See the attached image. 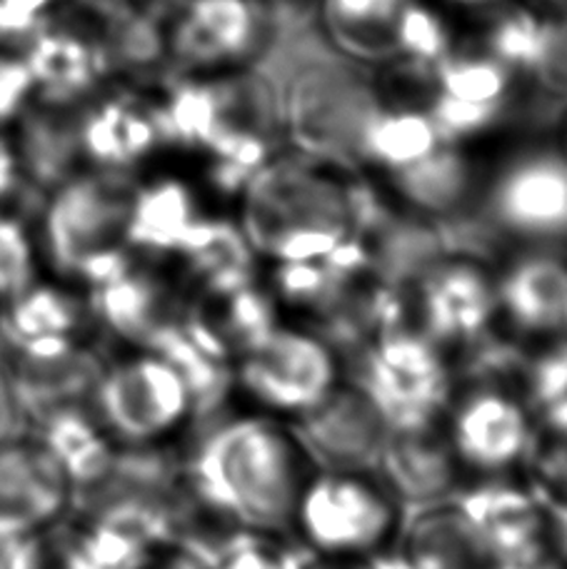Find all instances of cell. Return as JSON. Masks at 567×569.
Instances as JSON below:
<instances>
[{"instance_id": "29", "label": "cell", "mask_w": 567, "mask_h": 569, "mask_svg": "<svg viewBox=\"0 0 567 569\" xmlns=\"http://www.w3.org/2000/svg\"><path fill=\"white\" fill-rule=\"evenodd\" d=\"M515 76L485 50H452L430 70L435 93L475 106H508Z\"/></svg>"}, {"instance_id": "15", "label": "cell", "mask_w": 567, "mask_h": 569, "mask_svg": "<svg viewBox=\"0 0 567 569\" xmlns=\"http://www.w3.org/2000/svg\"><path fill=\"white\" fill-rule=\"evenodd\" d=\"M452 502L478 527L495 565L533 567L543 562L545 512L535 495L508 482H488L452 495Z\"/></svg>"}, {"instance_id": "21", "label": "cell", "mask_w": 567, "mask_h": 569, "mask_svg": "<svg viewBox=\"0 0 567 569\" xmlns=\"http://www.w3.org/2000/svg\"><path fill=\"white\" fill-rule=\"evenodd\" d=\"M26 63L50 106L76 103L93 90L108 68L100 43L73 30H40L30 43Z\"/></svg>"}, {"instance_id": "7", "label": "cell", "mask_w": 567, "mask_h": 569, "mask_svg": "<svg viewBox=\"0 0 567 569\" xmlns=\"http://www.w3.org/2000/svg\"><path fill=\"white\" fill-rule=\"evenodd\" d=\"M138 182L126 170H98L56 186L46 212V242L58 270L78 276L100 252L123 248Z\"/></svg>"}, {"instance_id": "1", "label": "cell", "mask_w": 567, "mask_h": 569, "mask_svg": "<svg viewBox=\"0 0 567 569\" xmlns=\"http://www.w3.org/2000/svg\"><path fill=\"white\" fill-rule=\"evenodd\" d=\"M306 470L308 457L292 430L260 415L216 422L188 460L198 500L258 535L290 530Z\"/></svg>"}, {"instance_id": "25", "label": "cell", "mask_w": 567, "mask_h": 569, "mask_svg": "<svg viewBox=\"0 0 567 569\" xmlns=\"http://www.w3.org/2000/svg\"><path fill=\"white\" fill-rule=\"evenodd\" d=\"M200 210L192 190L176 178H160L138 186L130 220L126 230V246L148 252H178L188 230L196 226Z\"/></svg>"}, {"instance_id": "34", "label": "cell", "mask_w": 567, "mask_h": 569, "mask_svg": "<svg viewBox=\"0 0 567 569\" xmlns=\"http://www.w3.org/2000/svg\"><path fill=\"white\" fill-rule=\"evenodd\" d=\"M425 108H428L442 142H450V146H465L468 140L488 133L490 128L500 123L505 113L503 106L465 103V100H455L450 96L435 93V90H430Z\"/></svg>"}, {"instance_id": "36", "label": "cell", "mask_w": 567, "mask_h": 569, "mask_svg": "<svg viewBox=\"0 0 567 569\" xmlns=\"http://www.w3.org/2000/svg\"><path fill=\"white\" fill-rule=\"evenodd\" d=\"M33 284V248L26 228L0 218V298H16Z\"/></svg>"}, {"instance_id": "20", "label": "cell", "mask_w": 567, "mask_h": 569, "mask_svg": "<svg viewBox=\"0 0 567 569\" xmlns=\"http://www.w3.org/2000/svg\"><path fill=\"white\" fill-rule=\"evenodd\" d=\"M395 198L402 200L415 216L445 220L458 216L478 188V170L462 146H442L415 166L388 176Z\"/></svg>"}, {"instance_id": "46", "label": "cell", "mask_w": 567, "mask_h": 569, "mask_svg": "<svg viewBox=\"0 0 567 569\" xmlns=\"http://www.w3.org/2000/svg\"><path fill=\"white\" fill-rule=\"evenodd\" d=\"M163 3H173V0H163Z\"/></svg>"}, {"instance_id": "10", "label": "cell", "mask_w": 567, "mask_h": 569, "mask_svg": "<svg viewBox=\"0 0 567 569\" xmlns=\"http://www.w3.org/2000/svg\"><path fill=\"white\" fill-rule=\"evenodd\" d=\"M390 427L358 385L338 382L292 425L308 462L322 472L376 475Z\"/></svg>"}, {"instance_id": "33", "label": "cell", "mask_w": 567, "mask_h": 569, "mask_svg": "<svg viewBox=\"0 0 567 569\" xmlns=\"http://www.w3.org/2000/svg\"><path fill=\"white\" fill-rule=\"evenodd\" d=\"M543 18L525 6H508L493 13L483 36L485 53L500 60L515 76H530L540 46Z\"/></svg>"}, {"instance_id": "23", "label": "cell", "mask_w": 567, "mask_h": 569, "mask_svg": "<svg viewBox=\"0 0 567 569\" xmlns=\"http://www.w3.org/2000/svg\"><path fill=\"white\" fill-rule=\"evenodd\" d=\"M38 422L40 445L78 490L100 482L110 472L118 455L113 440L103 430V425L78 410V405L60 408Z\"/></svg>"}, {"instance_id": "16", "label": "cell", "mask_w": 567, "mask_h": 569, "mask_svg": "<svg viewBox=\"0 0 567 569\" xmlns=\"http://www.w3.org/2000/svg\"><path fill=\"white\" fill-rule=\"evenodd\" d=\"M460 462L450 440L428 430L390 432L376 475L402 510H420L458 492Z\"/></svg>"}, {"instance_id": "41", "label": "cell", "mask_w": 567, "mask_h": 569, "mask_svg": "<svg viewBox=\"0 0 567 569\" xmlns=\"http://www.w3.org/2000/svg\"><path fill=\"white\" fill-rule=\"evenodd\" d=\"M16 178H18V158L13 148L0 138V198H6L8 192L13 190Z\"/></svg>"}, {"instance_id": "8", "label": "cell", "mask_w": 567, "mask_h": 569, "mask_svg": "<svg viewBox=\"0 0 567 569\" xmlns=\"http://www.w3.org/2000/svg\"><path fill=\"white\" fill-rule=\"evenodd\" d=\"M260 0H180L166 28V58L183 76H218L256 63L270 38Z\"/></svg>"}, {"instance_id": "37", "label": "cell", "mask_w": 567, "mask_h": 569, "mask_svg": "<svg viewBox=\"0 0 567 569\" xmlns=\"http://www.w3.org/2000/svg\"><path fill=\"white\" fill-rule=\"evenodd\" d=\"M36 90L26 60L0 58V123L18 116Z\"/></svg>"}, {"instance_id": "45", "label": "cell", "mask_w": 567, "mask_h": 569, "mask_svg": "<svg viewBox=\"0 0 567 569\" xmlns=\"http://www.w3.org/2000/svg\"><path fill=\"white\" fill-rule=\"evenodd\" d=\"M545 3H555V6H560V8H567V0H545Z\"/></svg>"}, {"instance_id": "5", "label": "cell", "mask_w": 567, "mask_h": 569, "mask_svg": "<svg viewBox=\"0 0 567 569\" xmlns=\"http://www.w3.org/2000/svg\"><path fill=\"white\" fill-rule=\"evenodd\" d=\"M238 352L236 385L272 415L296 420L340 382L336 350L310 330L276 325Z\"/></svg>"}, {"instance_id": "32", "label": "cell", "mask_w": 567, "mask_h": 569, "mask_svg": "<svg viewBox=\"0 0 567 569\" xmlns=\"http://www.w3.org/2000/svg\"><path fill=\"white\" fill-rule=\"evenodd\" d=\"M392 43L398 63L430 73L455 50V36L438 10L420 0H405L392 20Z\"/></svg>"}, {"instance_id": "35", "label": "cell", "mask_w": 567, "mask_h": 569, "mask_svg": "<svg viewBox=\"0 0 567 569\" xmlns=\"http://www.w3.org/2000/svg\"><path fill=\"white\" fill-rule=\"evenodd\" d=\"M528 78L553 103H567V8L543 18L538 56Z\"/></svg>"}, {"instance_id": "24", "label": "cell", "mask_w": 567, "mask_h": 569, "mask_svg": "<svg viewBox=\"0 0 567 569\" xmlns=\"http://www.w3.org/2000/svg\"><path fill=\"white\" fill-rule=\"evenodd\" d=\"M178 256L190 262V268L206 280L210 295L216 298H226L252 282L256 250L238 222L200 216L180 242Z\"/></svg>"}, {"instance_id": "14", "label": "cell", "mask_w": 567, "mask_h": 569, "mask_svg": "<svg viewBox=\"0 0 567 569\" xmlns=\"http://www.w3.org/2000/svg\"><path fill=\"white\" fill-rule=\"evenodd\" d=\"M73 485L40 442H0V532L33 535L58 520Z\"/></svg>"}, {"instance_id": "44", "label": "cell", "mask_w": 567, "mask_h": 569, "mask_svg": "<svg viewBox=\"0 0 567 569\" xmlns=\"http://www.w3.org/2000/svg\"><path fill=\"white\" fill-rule=\"evenodd\" d=\"M563 120H565V142H567V103L563 106ZM563 156L567 158V146H565V150H563Z\"/></svg>"}, {"instance_id": "42", "label": "cell", "mask_w": 567, "mask_h": 569, "mask_svg": "<svg viewBox=\"0 0 567 569\" xmlns=\"http://www.w3.org/2000/svg\"><path fill=\"white\" fill-rule=\"evenodd\" d=\"M356 569H415V565L402 552H372L362 557V565Z\"/></svg>"}, {"instance_id": "39", "label": "cell", "mask_w": 567, "mask_h": 569, "mask_svg": "<svg viewBox=\"0 0 567 569\" xmlns=\"http://www.w3.org/2000/svg\"><path fill=\"white\" fill-rule=\"evenodd\" d=\"M0 569H43L36 537L0 532Z\"/></svg>"}, {"instance_id": "9", "label": "cell", "mask_w": 567, "mask_h": 569, "mask_svg": "<svg viewBox=\"0 0 567 569\" xmlns=\"http://www.w3.org/2000/svg\"><path fill=\"white\" fill-rule=\"evenodd\" d=\"M488 220L513 238L553 246L567 240V158L563 150H530L493 180Z\"/></svg>"}, {"instance_id": "3", "label": "cell", "mask_w": 567, "mask_h": 569, "mask_svg": "<svg viewBox=\"0 0 567 569\" xmlns=\"http://www.w3.org/2000/svg\"><path fill=\"white\" fill-rule=\"evenodd\" d=\"M376 475L322 472L302 487L292 530L328 557H368L400 532L402 507Z\"/></svg>"}, {"instance_id": "2", "label": "cell", "mask_w": 567, "mask_h": 569, "mask_svg": "<svg viewBox=\"0 0 567 569\" xmlns=\"http://www.w3.org/2000/svg\"><path fill=\"white\" fill-rule=\"evenodd\" d=\"M348 170L290 152L272 156L242 188L240 230L272 262H316L358 236L362 188Z\"/></svg>"}, {"instance_id": "28", "label": "cell", "mask_w": 567, "mask_h": 569, "mask_svg": "<svg viewBox=\"0 0 567 569\" xmlns=\"http://www.w3.org/2000/svg\"><path fill=\"white\" fill-rule=\"evenodd\" d=\"M160 292L156 280L128 270L110 282L93 288V310L118 338L143 345L166 318L160 315Z\"/></svg>"}, {"instance_id": "27", "label": "cell", "mask_w": 567, "mask_h": 569, "mask_svg": "<svg viewBox=\"0 0 567 569\" xmlns=\"http://www.w3.org/2000/svg\"><path fill=\"white\" fill-rule=\"evenodd\" d=\"M442 146L425 106H388L372 118L360 148V166H370L385 176L415 166Z\"/></svg>"}, {"instance_id": "31", "label": "cell", "mask_w": 567, "mask_h": 569, "mask_svg": "<svg viewBox=\"0 0 567 569\" xmlns=\"http://www.w3.org/2000/svg\"><path fill=\"white\" fill-rule=\"evenodd\" d=\"M50 106V103H48ZM53 106L46 113H33L23 128V160L33 178L43 186H60L70 178V168L80 158V116L60 113Z\"/></svg>"}, {"instance_id": "22", "label": "cell", "mask_w": 567, "mask_h": 569, "mask_svg": "<svg viewBox=\"0 0 567 569\" xmlns=\"http://www.w3.org/2000/svg\"><path fill=\"white\" fill-rule=\"evenodd\" d=\"M405 0H320L318 16L326 43L360 66L398 63L392 20Z\"/></svg>"}, {"instance_id": "38", "label": "cell", "mask_w": 567, "mask_h": 569, "mask_svg": "<svg viewBox=\"0 0 567 569\" xmlns=\"http://www.w3.org/2000/svg\"><path fill=\"white\" fill-rule=\"evenodd\" d=\"M53 0H0V38L16 40L36 33Z\"/></svg>"}, {"instance_id": "13", "label": "cell", "mask_w": 567, "mask_h": 569, "mask_svg": "<svg viewBox=\"0 0 567 569\" xmlns=\"http://www.w3.org/2000/svg\"><path fill=\"white\" fill-rule=\"evenodd\" d=\"M13 350L18 360L6 368L8 378L20 410L36 420L78 405L96 390L106 370L98 355L80 348L73 338H46Z\"/></svg>"}, {"instance_id": "30", "label": "cell", "mask_w": 567, "mask_h": 569, "mask_svg": "<svg viewBox=\"0 0 567 569\" xmlns=\"http://www.w3.org/2000/svg\"><path fill=\"white\" fill-rule=\"evenodd\" d=\"M78 325L80 308L70 295L46 284H30L28 290L10 298L0 330L10 348H23L46 338H73Z\"/></svg>"}, {"instance_id": "18", "label": "cell", "mask_w": 567, "mask_h": 569, "mask_svg": "<svg viewBox=\"0 0 567 569\" xmlns=\"http://www.w3.org/2000/svg\"><path fill=\"white\" fill-rule=\"evenodd\" d=\"M78 140L80 156L100 170H128L163 146L153 106L140 103L133 96L100 100L80 113Z\"/></svg>"}, {"instance_id": "26", "label": "cell", "mask_w": 567, "mask_h": 569, "mask_svg": "<svg viewBox=\"0 0 567 569\" xmlns=\"http://www.w3.org/2000/svg\"><path fill=\"white\" fill-rule=\"evenodd\" d=\"M160 140L170 146L208 150L222 126V98L218 76L178 73L166 88L163 100L153 103Z\"/></svg>"}, {"instance_id": "6", "label": "cell", "mask_w": 567, "mask_h": 569, "mask_svg": "<svg viewBox=\"0 0 567 569\" xmlns=\"http://www.w3.org/2000/svg\"><path fill=\"white\" fill-rule=\"evenodd\" d=\"M93 400L103 430L128 447L160 445L196 418L186 380L150 350L106 368Z\"/></svg>"}, {"instance_id": "40", "label": "cell", "mask_w": 567, "mask_h": 569, "mask_svg": "<svg viewBox=\"0 0 567 569\" xmlns=\"http://www.w3.org/2000/svg\"><path fill=\"white\" fill-rule=\"evenodd\" d=\"M20 418H23V410L18 405L13 382L8 378L6 365H0V442L13 440L20 427Z\"/></svg>"}, {"instance_id": "4", "label": "cell", "mask_w": 567, "mask_h": 569, "mask_svg": "<svg viewBox=\"0 0 567 569\" xmlns=\"http://www.w3.org/2000/svg\"><path fill=\"white\" fill-rule=\"evenodd\" d=\"M356 385L392 432L435 427L452 392L450 370L438 345L422 332L402 328L385 330L368 345Z\"/></svg>"}, {"instance_id": "12", "label": "cell", "mask_w": 567, "mask_h": 569, "mask_svg": "<svg viewBox=\"0 0 567 569\" xmlns=\"http://www.w3.org/2000/svg\"><path fill=\"white\" fill-rule=\"evenodd\" d=\"M448 440L460 465L500 475L530 455L535 432L528 408L515 395L483 388L458 402Z\"/></svg>"}, {"instance_id": "17", "label": "cell", "mask_w": 567, "mask_h": 569, "mask_svg": "<svg viewBox=\"0 0 567 569\" xmlns=\"http://www.w3.org/2000/svg\"><path fill=\"white\" fill-rule=\"evenodd\" d=\"M498 284V312L518 332L553 335L567 330V262L550 250L513 262Z\"/></svg>"}, {"instance_id": "11", "label": "cell", "mask_w": 567, "mask_h": 569, "mask_svg": "<svg viewBox=\"0 0 567 569\" xmlns=\"http://www.w3.org/2000/svg\"><path fill=\"white\" fill-rule=\"evenodd\" d=\"M422 335L438 348L475 345L498 315V284L475 258H442L418 282Z\"/></svg>"}, {"instance_id": "43", "label": "cell", "mask_w": 567, "mask_h": 569, "mask_svg": "<svg viewBox=\"0 0 567 569\" xmlns=\"http://www.w3.org/2000/svg\"><path fill=\"white\" fill-rule=\"evenodd\" d=\"M445 3H450L455 8H468V10H493L495 6H500L503 0H445Z\"/></svg>"}, {"instance_id": "19", "label": "cell", "mask_w": 567, "mask_h": 569, "mask_svg": "<svg viewBox=\"0 0 567 569\" xmlns=\"http://www.w3.org/2000/svg\"><path fill=\"white\" fill-rule=\"evenodd\" d=\"M405 532L402 555L415 569H495L483 537L458 505L450 500L420 507Z\"/></svg>"}]
</instances>
